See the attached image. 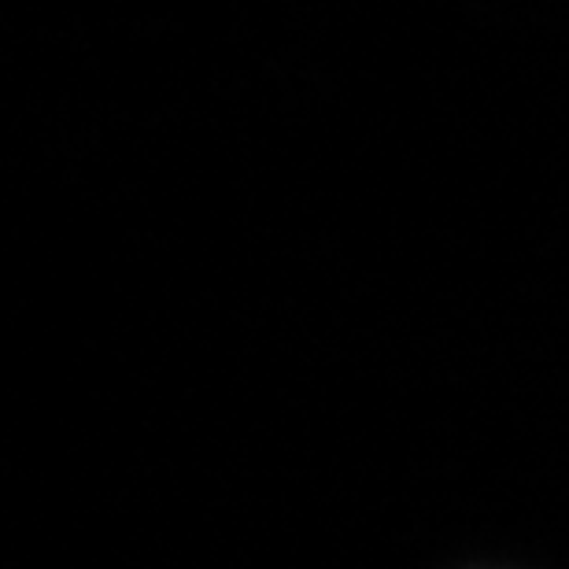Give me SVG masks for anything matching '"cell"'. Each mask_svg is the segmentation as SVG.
I'll return each mask as SVG.
<instances>
[]
</instances>
